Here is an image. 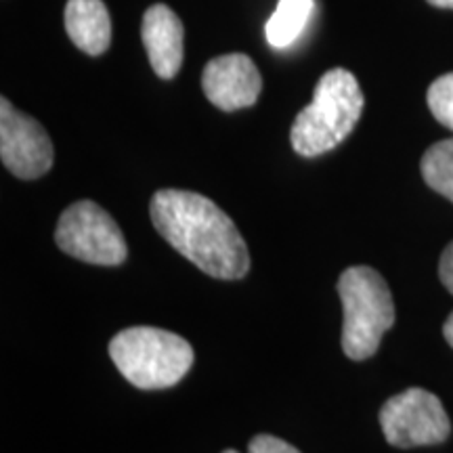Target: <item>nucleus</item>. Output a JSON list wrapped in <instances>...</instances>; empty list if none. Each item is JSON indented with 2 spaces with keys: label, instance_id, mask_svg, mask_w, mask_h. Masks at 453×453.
<instances>
[{
  "label": "nucleus",
  "instance_id": "f257e3e1",
  "mask_svg": "<svg viewBox=\"0 0 453 453\" xmlns=\"http://www.w3.org/2000/svg\"><path fill=\"white\" fill-rule=\"evenodd\" d=\"M151 223L174 250L217 280H242L250 269L248 246L234 220L194 191L162 189L151 197Z\"/></svg>",
  "mask_w": 453,
  "mask_h": 453
},
{
  "label": "nucleus",
  "instance_id": "f03ea898",
  "mask_svg": "<svg viewBox=\"0 0 453 453\" xmlns=\"http://www.w3.org/2000/svg\"><path fill=\"white\" fill-rule=\"evenodd\" d=\"M364 93L344 67H334L319 78L313 101L292 124L290 141L303 157H317L338 147L353 133L364 113Z\"/></svg>",
  "mask_w": 453,
  "mask_h": 453
},
{
  "label": "nucleus",
  "instance_id": "7ed1b4c3",
  "mask_svg": "<svg viewBox=\"0 0 453 453\" xmlns=\"http://www.w3.org/2000/svg\"><path fill=\"white\" fill-rule=\"evenodd\" d=\"M110 357L122 376L143 390L174 387L196 359L185 338L150 326L127 327L116 334L110 342Z\"/></svg>",
  "mask_w": 453,
  "mask_h": 453
},
{
  "label": "nucleus",
  "instance_id": "20e7f679",
  "mask_svg": "<svg viewBox=\"0 0 453 453\" xmlns=\"http://www.w3.org/2000/svg\"><path fill=\"white\" fill-rule=\"evenodd\" d=\"M342 300V350L349 359L365 361L380 347L384 332L395 324V303L388 283L372 267H349L338 280Z\"/></svg>",
  "mask_w": 453,
  "mask_h": 453
},
{
  "label": "nucleus",
  "instance_id": "39448f33",
  "mask_svg": "<svg viewBox=\"0 0 453 453\" xmlns=\"http://www.w3.org/2000/svg\"><path fill=\"white\" fill-rule=\"evenodd\" d=\"M55 242L70 257L99 267H118L128 257L120 226L90 200L65 208L57 223Z\"/></svg>",
  "mask_w": 453,
  "mask_h": 453
},
{
  "label": "nucleus",
  "instance_id": "423d86ee",
  "mask_svg": "<svg viewBox=\"0 0 453 453\" xmlns=\"http://www.w3.org/2000/svg\"><path fill=\"white\" fill-rule=\"evenodd\" d=\"M380 428L388 445L411 449L443 443L451 433V422L437 395L407 388L382 405Z\"/></svg>",
  "mask_w": 453,
  "mask_h": 453
},
{
  "label": "nucleus",
  "instance_id": "0eeeda50",
  "mask_svg": "<svg viewBox=\"0 0 453 453\" xmlns=\"http://www.w3.org/2000/svg\"><path fill=\"white\" fill-rule=\"evenodd\" d=\"M0 157L17 179L34 180L47 174L55 160L50 137L32 116L0 99Z\"/></svg>",
  "mask_w": 453,
  "mask_h": 453
},
{
  "label": "nucleus",
  "instance_id": "6e6552de",
  "mask_svg": "<svg viewBox=\"0 0 453 453\" xmlns=\"http://www.w3.org/2000/svg\"><path fill=\"white\" fill-rule=\"evenodd\" d=\"M202 88L219 110L237 111L257 104L263 90V78L250 57L229 53L208 61L202 73Z\"/></svg>",
  "mask_w": 453,
  "mask_h": 453
},
{
  "label": "nucleus",
  "instance_id": "1a4fd4ad",
  "mask_svg": "<svg viewBox=\"0 0 453 453\" xmlns=\"http://www.w3.org/2000/svg\"><path fill=\"white\" fill-rule=\"evenodd\" d=\"M147 57L162 81H173L183 65V24L166 4H154L145 11L141 26Z\"/></svg>",
  "mask_w": 453,
  "mask_h": 453
},
{
  "label": "nucleus",
  "instance_id": "9d476101",
  "mask_svg": "<svg viewBox=\"0 0 453 453\" xmlns=\"http://www.w3.org/2000/svg\"><path fill=\"white\" fill-rule=\"evenodd\" d=\"M65 32L87 55H104L111 42V19L104 0H67Z\"/></svg>",
  "mask_w": 453,
  "mask_h": 453
},
{
  "label": "nucleus",
  "instance_id": "9b49d317",
  "mask_svg": "<svg viewBox=\"0 0 453 453\" xmlns=\"http://www.w3.org/2000/svg\"><path fill=\"white\" fill-rule=\"evenodd\" d=\"M313 7V0H280L275 13L269 17L267 26H265L271 47L288 49L296 42L309 24Z\"/></svg>",
  "mask_w": 453,
  "mask_h": 453
},
{
  "label": "nucleus",
  "instance_id": "f8f14e48",
  "mask_svg": "<svg viewBox=\"0 0 453 453\" xmlns=\"http://www.w3.org/2000/svg\"><path fill=\"white\" fill-rule=\"evenodd\" d=\"M422 177L434 189L453 202V139H445L428 147L422 156Z\"/></svg>",
  "mask_w": 453,
  "mask_h": 453
},
{
  "label": "nucleus",
  "instance_id": "ddd939ff",
  "mask_svg": "<svg viewBox=\"0 0 453 453\" xmlns=\"http://www.w3.org/2000/svg\"><path fill=\"white\" fill-rule=\"evenodd\" d=\"M426 99L433 116L443 127L453 130V72L445 73L430 84Z\"/></svg>",
  "mask_w": 453,
  "mask_h": 453
},
{
  "label": "nucleus",
  "instance_id": "4468645a",
  "mask_svg": "<svg viewBox=\"0 0 453 453\" xmlns=\"http://www.w3.org/2000/svg\"><path fill=\"white\" fill-rule=\"evenodd\" d=\"M248 453H300L296 447L273 434H258L248 445Z\"/></svg>",
  "mask_w": 453,
  "mask_h": 453
},
{
  "label": "nucleus",
  "instance_id": "2eb2a0df",
  "mask_svg": "<svg viewBox=\"0 0 453 453\" xmlns=\"http://www.w3.org/2000/svg\"><path fill=\"white\" fill-rule=\"evenodd\" d=\"M439 277H441V283L449 290V294H453V242L445 248L443 254H441Z\"/></svg>",
  "mask_w": 453,
  "mask_h": 453
},
{
  "label": "nucleus",
  "instance_id": "dca6fc26",
  "mask_svg": "<svg viewBox=\"0 0 453 453\" xmlns=\"http://www.w3.org/2000/svg\"><path fill=\"white\" fill-rule=\"evenodd\" d=\"M443 336H445L447 342H449V347L453 349V313L447 317V321L443 326Z\"/></svg>",
  "mask_w": 453,
  "mask_h": 453
},
{
  "label": "nucleus",
  "instance_id": "f3484780",
  "mask_svg": "<svg viewBox=\"0 0 453 453\" xmlns=\"http://www.w3.org/2000/svg\"><path fill=\"white\" fill-rule=\"evenodd\" d=\"M428 3L439 9H453V0H428Z\"/></svg>",
  "mask_w": 453,
  "mask_h": 453
},
{
  "label": "nucleus",
  "instance_id": "a211bd4d",
  "mask_svg": "<svg viewBox=\"0 0 453 453\" xmlns=\"http://www.w3.org/2000/svg\"><path fill=\"white\" fill-rule=\"evenodd\" d=\"M223 453H240V451H235V449H225Z\"/></svg>",
  "mask_w": 453,
  "mask_h": 453
}]
</instances>
